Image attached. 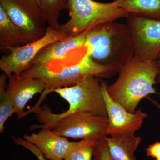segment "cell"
Here are the masks:
<instances>
[{
  "mask_svg": "<svg viewBox=\"0 0 160 160\" xmlns=\"http://www.w3.org/2000/svg\"><path fill=\"white\" fill-rule=\"evenodd\" d=\"M118 72L114 69L100 65L87 54L85 46L78 48L62 59L52 61L45 65H32L21 75L42 80L46 88L38 101L32 108L25 112L35 113L47 95L62 87L74 86L82 78L92 76L100 79L110 78Z\"/></svg>",
  "mask_w": 160,
  "mask_h": 160,
  "instance_id": "cell-1",
  "label": "cell"
},
{
  "mask_svg": "<svg viewBox=\"0 0 160 160\" xmlns=\"http://www.w3.org/2000/svg\"><path fill=\"white\" fill-rule=\"evenodd\" d=\"M84 46L96 62L114 69H120L134 56L127 25L110 21L100 24L86 34Z\"/></svg>",
  "mask_w": 160,
  "mask_h": 160,
  "instance_id": "cell-2",
  "label": "cell"
},
{
  "mask_svg": "<svg viewBox=\"0 0 160 160\" xmlns=\"http://www.w3.org/2000/svg\"><path fill=\"white\" fill-rule=\"evenodd\" d=\"M158 72L157 61H143L134 56L120 69L116 81L108 85L107 91L112 99L133 113L143 98L159 94L154 87Z\"/></svg>",
  "mask_w": 160,
  "mask_h": 160,
  "instance_id": "cell-3",
  "label": "cell"
},
{
  "mask_svg": "<svg viewBox=\"0 0 160 160\" xmlns=\"http://www.w3.org/2000/svg\"><path fill=\"white\" fill-rule=\"evenodd\" d=\"M35 113L37 119L42 125H35L33 129H51L61 136L75 139L99 140L108 135L107 117L84 112L56 114L47 107L40 108Z\"/></svg>",
  "mask_w": 160,
  "mask_h": 160,
  "instance_id": "cell-4",
  "label": "cell"
},
{
  "mask_svg": "<svg viewBox=\"0 0 160 160\" xmlns=\"http://www.w3.org/2000/svg\"><path fill=\"white\" fill-rule=\"evenodd\" d=\"M67 10L70 18L61 25L60 30L68 37L89 31L103 23L126 18L129 14L114 1L101 3L93 0H68Z\"/></svg>",
  "mask_w": 160,
  "mask_h": 160,
  "instance_id": "cell-5",
  "label": "cell"
},
{
  "mask_svg": "<svg viewBox=\"0 0 160 160\" xmlns=\"http://www.w3.org/2000/svg\"><path fill=\"white\" fill-rule=\"evenodd\" d=\"M53 92L69 104V109L63 112L65 113L84 112L108 117L99 78L86 76L74 86L58 88Z\"/></svg>",
  "mask_w": 160,
  "mask_h": 160,
  "instance_id": "cell-6",
  "label": "cell"
},
{
  "mask_svg": "<svg viewBox=\"0 0 160 160\" xmlns=\"http://www.w3.org/2000/svg\"><path fill=\"white\" fill-rule=\"evenodd\" d=\"M126 25L134 56L143 61H156L160 53V20L129 14Z\"/></svg>",
  "mask_w": 160,
  "mask_h": 160,
  "instance_id": "cell-7",
  "label": "cell"
},
{
  "mask_svg": "<svg viewBox=\"0 0 160 160\" xmlns=\"http://www.w3.org/2000/svg\"><path fill=\"white\" fill-rule=\"evenodd\" d=\"M0 5L28 42L39 40L46 34L47 24L36 4L27 0H0Z\"/></svg>",
  "mask_w": 160,
  "mask_h": 160,
  "instance_id": "cell-8",
  "label": "cell"
},
{
  "mask_svg": "<svg viewBox=\"0 0 160 160\" xmlns=\"http://www.w3.org/2000/svg\"><path fill=\"white\" fill-rule=\"evenodd\" d=\"M68 36L60 30L47 27L46 34L40 39L21 47L9 49L8 54L0 59V69L9 77L12 74L21 76L31 66V62L43 48Z\"/></svg>",
  "mask_w": 160,
  "mask_h": 160,
  "instance_id": "cell-9",
  "label": "cell"
},
{
  "mask_svg": "<svg viewBox=\"0 0 160 160\" xmlns=\"http://www.w3.org/2000/svg\"><path fill=\"white\" fill-rule=\"evenodd\" d=\"M108 119L107 133L109 135H134L142 127L148 115L141 109L131 112L114 101L108 93L106 81L101 79Z\"/></svg>",
  "mask_w": 160,
  "mask_h": 160,
  "instance_id": "cell-10",
  "label": "cell"
},
{
  "mask_svg": "<svg viewBox=\"0 0 160 160\" xmlns=\"http://www.w3.org/2000/svg\"><path fill=\"white\" fill-rule=\"evenodd\" d=\"M8 78L6 91L12 101L15 113L18 119L24 118L26 104L35 95L42 94L46 85L42 80L32 77L12 74Z\"/></svg>",
  "mask_w": 160,
  "mask_h": 160,
  "instance_id": "cell-11",
  "label": "cell"
},
{
  "mask_svg": "<svg viewBox=\"0 0 160 160\" xmlns=\"http://www.w3.org/2000/svg\"><path fill=\"white\" fill-rule=\"evenodd\" d=\"M24 138L37 147L49 160L65 159L70 142L47 128L41 129L38 133L26 135Z\"/></svg>",
  "mask_w": 160,
  "mask_h": 160,
  "instance_id": "cell-12",
  "label": "cell"
},
{
  "mask_svg": "<svg viewBox=\"0 0 160 160\" xmlns=\"http://www.w3.org/2000/svg\"><path fill=\"white\" fill-rule=\"evenodd\" d=\"M89 31L50 43L38 53L32 62L31 66L45 65L66 57L75 49L84 46L86 34Z\"/></svg>",
  "mask_w": 160,
  "mask_h": 160,
  "instance_id": "cell-13",
  "label": "cell"
},
{
  "mask_svg": "<svg viewBox=\"0 0 160 160\" xmlns=\"http://www.w3.org/2000/svg\"><path fill=\"white\" fill-rule=\"evenodd\" d=\"M107 142L113 160H138L135 155L142 138L134 135L118 134L103 138Z\"/></svg>",
  "mask_w": 160,
  "mask_h": 160,
  "instance_id": "cell-14",
  "label": "cell"
},
{
  "mask_svg": "<svg viewBox=\"0 0 160 160\" xmlns=\"http://www.w3.org/2000/svg\"><path fill=\"white\" fill-rule=\"evenodd\" d=\"M29 43L0 5V49L8 50Z\"/></svg>",
  "mask_w": 160,
  "mask_h": 160,
  "instance_id": "cell-15",
  "label": "cell"
},
{
  "mask_svg": "<svg viewBox=\"0 0 160 160\" xmlns=\"http://www.w3.org/2000/svg\"><path fill=\"white\" fill-rule=\"evenodd\" d=\"M129 14L160 20V0H114Z\"/></svg>",
  "mask_w": 160,
  "mask_h": 160,
  "instance_id": "cell-16",
  "label": "cell"
},
{
  "mask_svg": "<svg viewBox=\"0 0 160 160\" xmlns=\"http://www.w3.org/2000/svg\"><path fill=\"white\" fill-rule=\"evenodd\" d=\"M68 0H40L39 6L48 27L60 30V14L62 10L68 9Z\"/></svg>",
  "mask_w": 160,
  "mask_h": 160,
  "instance_id": "cell-17",
  "label": "cell"
},
{
  "mask_svg": "<svg viewBox=\"0 0 160 160\" xmlns=\"http://www.w3.org/2000/svg\"><path fill=\"white\" fill-rule=\"evenodd\" d=\"M98 140L85 139L70 142L64 160H92Z\"/></svg>",
  "mask_w": 160,
  "mask_h": 160,
  "instance_id": "cell-18",
  "label": "cell"
},
{
  "mask_svg": "<svg viewBox=\"0 0 160 160\" xmlns=\"http://www.w3.org/2000/svg\"><path fill=\"white\" fill-rule=\"evenodd\" d=\"M7 75L4 72L0 75V132L5 129V124L9 118L15 114L12 101L6 91Z\"/></svg>",
  "mask_w": 160,
  "mask_h": 160,
  "instance_id": "cell-19",
  "label": "cell"
},
{
  "mask_svg": "<svg viewBox=\"0 0 160 160\" xmlns=\"http://www.w3.org/2000/svg\"><path fill=\"white\" fill-rule=\"evenodd\" d=\"M92 160H113L109 154L107 142L103 138L96 143Z\"/></svg>",
  "mask_w": 160,
  "mask_h": 160,
  "instance_id": "cell-20",
  "label": "cell"
},
{
  "mask_svg": "<svg viewBox=\"0 0 160 160\" xmlns=\"http://www.w3.org/2000/svg\"><path fill=\"white\" fill-rule=\"evenodd\" d=\"M146 154L148 157L157 158L160 157V142H156L149 145L146 149Z\"/></svg>",
  "mask_w": 160,
  "mask_h": 160,
  "instance_id": "cell-21",
  "label": "cell"
},
{
  "mask_svg": "<svg viewBox=\"0 0 160 160\" xmlns=\"http://www.w3.org/2000/svg\"><path fill=\"white\" fill-rule=\"evenodd\" d=\"M157 62L158 70L157 83V84H160V53L158 60H157Z\"/></svg>",
  "mask_w": 160,
  "mask_h": 160,
  "instance_id": "cell-22",
  "label": "cell"
},
{
  "mask_svg": "<svg viewBox=\"0 0 160 160\" xmlns=\"http://www.w3.org/2000/svg\"><path fill=\"white\" fill-rule=\"evenodd\" d=\"M146 98H147V99H148V100H149V101H151L153 103L154 105H155V106H156L159 109H160V104L159 103H158V102H156V101H155V100L152 99L151 98L149 97H147Z\"/></svg>",
  "mask_w": 160,
  "mask_h": 160,
  "instance_id": "cell-23",
  "label": "cell"
},
{
  "mask_svg": "<svg viewBox=\"0 0 160 160\" xmlns=\"http://www.w3.org/2000/svg\"><path fill=\"white\" fill-rule=\"evenodd\" d=\"M29 1V2H32L34 3V4H36L38 6H39V1L40 0H27Z\"/></svg>",
  "mask_w": 160,
  "mask_h": 160,
  "instance_id": "cell-24",
  "label": "cell"
},
{
  "mask_svg": "<svg viewBox=\"0 0 160 160\" xmlns=\"http://www.w3.org/2000/svg\"><path fill=\"white\" fill-rule=\"evenodd\" d=\"M45 158L44 155H42L40 157H39L38 159L39 160H46Z\"/></svg>",
  "mask_w": 160,
  "mask_h": 160,
  "instance_id": "cell-25",
  "label": "cell"
},
{
  "mask_svg": "<svg viewBox=\"0 0 160 160\" xmlns=\"http://www.w3.org/2000/svg\"><path fill=\"white\" fill-rule=\"evenodd\" d=\"M154 160H160V157L157 158L155 159Z\"/></svg>",
  "mask_w": 160,
  "mask_h": 160,
  "instance_id": "cell-26",
  "label": "cell"
},
{
  "mask_svg": "<svg viewBox=\"0 0 160 160\" xmlns=\"http://www.w3.org/2000/svg\"></svg>",
  "mask_w": 160,
  "mask_h": 160,
  "instance_id": "cell-27",
  "label": "cell"
}]
</instances>
